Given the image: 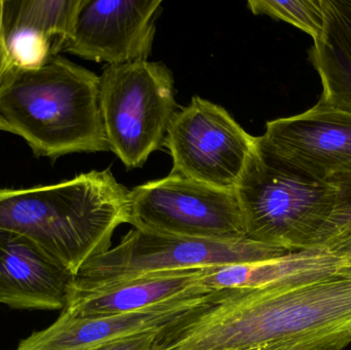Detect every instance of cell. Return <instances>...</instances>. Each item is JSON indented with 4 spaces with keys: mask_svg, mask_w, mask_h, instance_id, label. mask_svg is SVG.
Wrapping results in <instances>:
<instances>
[{
    "mask_svg": "<svg viewBox=\"0 0 351 350\" xmlns=\"http://www.w3.org/2000/svg\"><path fill=\"white\" fill-rule=\"evenodd\" d=\"M351 342V268L262 288L212 290L158 331L152 350H315Z\"/></svg>",
    "mask_w": 351,
    "mask_h": 350,
    "instance_id": "obj_1",
    "label": "cell"
},
{
    "mask_svg": "<svg viewBox=\"0 0 351 350\" xmlns=\"http://www.w3.org/2000/svg\"><path fill=\"white\" fill-rule=\"evenodd\" d=\"M131 190L111 171L28 188H0V230L32 240L77 275L110 250L115 229L129 223Z\"/></svg>",
    "mask_w": 351,
    "mask_h": 350,
    "instance_id": "obj_2",
    "label": "cell"
},
{
    "mask_svg": "<svg viewBox=\"0 0 351 350\" xmlns=\"http://www.w3.org/2000/svg\"><path fill=\"white\" fill-rule=\"evenodd\" d=\"M0 115L36 158L109 150L100 76L59 55L0 80Z\"/></svg>",
    "mask_w": 351,
    "mask_h": 350,
    "instance_id": "obj_3",
    "label": "cell"
},
{
    "mask_svg": "<svg viewBox=\"0 0 351 350\" xmlns=\"http://www.w3.org/2000/svg\"><path fill=\"white\" fill-rule=\"evenodd\" d=\"M245 238L290 252L311 250L333 212V183L315 180L258 149L235 188Z\"/></svg>",
    "mask_w": 351,
    "mask_h": 350,
    "instance_id": "obj_4",
    "label": "cell"
},
{
    "mask_svg": "<svg viewBox=\"0 0 351 350\" xmlns=\"http://www.w3.org/2000/svg\"><path fill=\"white\" fill-rule=\"evenodd\" d=\"M100 92L109 150L129 170L141 168L164 146L177 112L172 71L160 62L108 65Z\"/></svg>",
    "mask_w": 351,
    "mask_h": 350,
    "instance_id": "obj_5",
    "label": "cell"
},
{
    "mask_svg": "<svg viewBox=\"0 0 351 350\" xmlns=\"http://www.w3.org/2000/svg\"><path fill=\"white\" fill-rule=\"evenodd\" d=\"M288 253L290 251L249 240H208L134 228L119 246L88 260L74 284L105 283L146 273L257 262Z\"/></svg>",
    "mask_w": 351,
    "mask_h": 350,
    "instance_id": "obj_6",
    "label": "cell"
},
{
    "mask_svg": "<svg viewBox=\"0 0 351 350\" xmlns=\"http://www.w3.org/2000/svg\"><path fill=\"white\" fill-rule=\"evenodd\" d=\"M129 224L152 234L247 240L235 190L218 188L175 173L131 190Z\"/></svg>",
    "mask_w": 351,
    "mask_h": 350,
    "instance_id": "obj_7",
    "label": "cell"
},
{
    "mask_svg": "<svg viewBox=\"0 0 351 350\" xmlns=\"http://www.w3.org/2000/svg\"><path fill=\"white\" fill-rule=\"evenodd\" d=\"M164 146L173 171L198 182L235 190L258 149L226 109L200 97L176 112Z\"/></svg>",
    "mask_w": 351,
    "mask_h": 350,
    "instance_id": "obj_8",
    "label": "cell"
},
{
    "mask_svg": "<svg viewBox=\"0 0 351 350\" xmlns=\"http://www.w3.org/2000/svg\"><path fill=\"white\" fill-rule=\"evenodd\" d=\"M258 140L268 153L315 180L351 177V114L321 101L300 114L267 121Z\"/></svg>",
    "mask_w": 351,
    "mask_h": 350,
    "instance_id": "obj_9",
    "label": "cell"
},
{
    "mask_svg": "<svg viewBox=\"0 0 351 350\" xmlns=\"http://www.w3.org/2000/svg\"><path fill=\"white\" fill-rule=\"evenodd\" d=\"M160 5L162 0H86L63 51L108 65L147 61Z\"/></svg>",
    "mask_w": 351,
    "mask_h": 350,
    "instance_id": "obj_10",
    "label": "cell"
},
{
    "mask_svg": "<svg viewBox=\"0 0 351 350\" xmlns=\"http://www.w3.org/2000/svg\"><path fill=\"white\" fill-rule=\"evenodd\" d=\"M212 290L202 289L140 312L101 318H76L62 312L45 330L23 339L16 350H88L119 339L156 332L199 303Z\"/></svg>",
    "mask_w": 351,
    "mask_h": 350,
    "instance_id": "obj_11",
    "label": "cell"
},
{
    "mask_svg": "<svg viewBox=\"0 0 351 350\" xmlns=\"http://www.w3.org/2000/svg\"><path fill=\"white\" fill-rule=\"evenodd\" d=\"M74 279L32 240L0 230V303L14 310H63Z\"/></svg>",
    "mask_w": 351,
    "mask_h": 350,
    "instance_id": "obj_12",
    "label": "cell"
},
{
    "mask_svg": "<svg viewBox=\"0 0 351 350\" xmlns=\"http://www.w3.org/2000/svg\"><path fill=\"white\" fill-rule=\"evenodd\" d=\"M204 271L179 269L105 283H73L62 312L76 318H101L140 312L206 289L202 285Z\"/></svg>",
    "mask_w": 351,
    "mask_h": 350,
    "instance_id": "obj_13",
    "label": "cell"
},
{
    "mask_svg": "<svg viewBox=\"0 0 351 350\" xmlns=\"http://www.w3.org/2000/svg\"><path fill=\"white\" fill-rule=\"evenodd\" d=\"M351 268L350 255L328 249L290 252L269 260L208 267L202 285L208 290L262 288L319 279Z\"/></svg>",
    "mask_w": 351,
    "mask_h": 350,
    "instance_id": "obj_14",
    "label": "cell"
},
{
    "mask_svg": "<svg viewBox=\"0 0 351 350\" xmlns=\"http://www.w3.org/2000/svg\"><path fill=\"white\" fill-rule=\"evenodd\" d=\"M323 27L311 59L323 94L319 101L351 114V0H322Z\"/></svg>",
    "mask_w": 351,
    "mask_h": 350,
    "instance_id": "obj_15",
    "label": "cell"
},
{
    "mask_svg": "<svg viewBox=\"0 0 351 350\" xmlns=\"http://www.w3.org/2000/svg\"><path fill=\"white\" fill-rule=\"evenodd\" d=\"M84 3L86 0H5V27L26 25L43 31L58 55L73 36Z\"/></svg>",
    "mask_w": 351,
    "mask_h": 350,
    "instance_id": "obj_16",
    "label": "cell"
},
{
    "mask_svg": "<svg viewBox=\"0 0 351 350\" xmlns=\"http://www.w3.org/2000/svg\"><path fill=\"white\" fill-rule=\"evenodd\" d=\"M247 5L253 14L289 23L311 35L313 40L323 27L322 0H250Z\"/></svg>",
    "mask_w": 351,
    "mask_h": 350,
    "instance_id": "obj_17",
    "label": "cell"
},
{
    "mask_svg": "<svg viewBox=\"0 0 351 350\" xmlns=\"http://www.w3.org/2000/svg\"><path fill=\"white\" fill-rule=\"evenodd\" d=\"M6 47L12 65L20 70L39 69L56 55L49 36L26 25L6 29Z\"/></svg>",
    "mask_w": 351,
    "mask_h": 350,
    "instance_id": "obj_18",
    "label": "cell"
},
{
    "mask_svg": "<svg viewBox=\"0 0 351 350\" xmlns=\"http://www.w3.org/2000/svg\"><path fill=\"white\" fill-rule=\"evenodd\" d=\"M336 201L333 212L311 249H330L351 234V177L333 183Z\"/></svg>",
    "mask_w": 351,
    "mask_h": 350,
    "instance_id": "obj_19",
    "label": "cell"
},
{
    "mask_svg": "<svg viewBox=\"0 0 351 350\" xmlns=\"http://www.w3.org/2000/svg\"><path fill=\"white\" fill-rule=\"evenodd\" d=\"M156 333L158 331L133 335L88 350H152Z\"/></svg>",
    "mask_w": 351,
    "mask_h": 350,
    "instance_id": "obj_20",
    "label": "cell"
},
{
    "mask_svg": "<svg viewBox=\"0 0 351 350\" xmlns=\"http://www.w3.org/2000/svg\"><path fill=\"white\" fill-rule=\"evenodd\" d=\"M5 0H0V80L14 69L6 47Z\"/></svg>",
    "mask_w": 351,
    "mask_h": 350,
    "instance_id": "obj_21",
    "label": "cell"
},
{
    "mask_svg": "<svg viewBox=\"0 0 351 350\" xmlns=\"http://www.w3.org/2000/svg\"><path fill=\"white\" fill-rule=\"evenodd\" d=\"M330 250L335 251V252L341 253V254L350 255L351 256V234L346 238V240L340 242Z\"/></svg>",
    "mask_w": 351,
    "mask_h": 350,
    "instance_id": "obj_22",
    "label": "cell"
},
{
    "mask_svg": "<svg viewBox=\"0 0 351 350\" xmlns=\"http://www.w3.org/2000/svg\"><path fill=\"white\" fill-rule=\"evenodd\" d=\"M348 345H350V342L343 341V342L335 343V345H329V347H322V349L315 350H343Z\"/></svg>",
    "mask_w": 351,
    "mask_h": 350,
    "instance_id": "obj_23",
    "label": "cell"
},
{
    "mask_svg": "<svg viewBox=\"0 0 351 350\" xmlns=\"http://www.w3.org/2000/svg\"><path fill=\"white\" fill-rule=\"evenodd\" d=\"M0 132H6V133L14 134L12 127H10V125H8V123L4 121L3 117H2L1 115H0Z\"/></svg>",
    "mask_w": 351,
    "mask_h": 350,
    "instance_id": "obj_24",
    "label": "cell"
}]
</instances>
